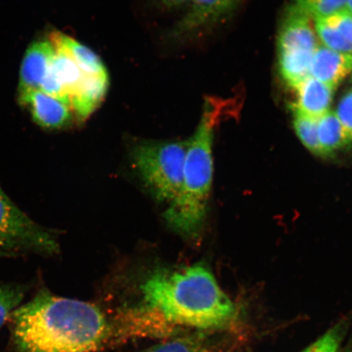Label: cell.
<instances>
[{
    "mask_svg": "<svg viewBox=\"0 0 352 352\" xmlns=\"http://www.w3.org/2000/svg\"><path fill=\"white\" fill-rule=\"evenodd\" d=\"M11 319L22 352H95L109 330L98 307L47 290L17 307Z\"/></svg>",
    "mask_w": 352,
    "mask_h": 352,
    "instance_id": "cell-1",
    "label": "cell"
},
{
    "mask_svg": "<svg viewBox=\"0 0 352 352\" xmlns=\"http://www.w3.org/2000/svg\"><path fill=\"white\" fill-rule=\"evenodd\" d=\"M142 289L147 307L174 325L217 329L228 327L236 318L234 302L202 263L156 270Z\"/></svg>",
    "mask_w": 352,
    "mask_h": 352,
    "instance_id": "cell-2",
    "label": "cell"
},
{
    "mask_svg": "<svg viewBox=\"0 0 352 352\" xmlns=\"http://www.w3.org/2000/svg\"><path fill=\"white\" fill-rule=\"evenodd\" d=\"M219 107L215 100H206L199 124L188 140L182 187L164 213L169 226L184 236H196L208 214L213 182L214 130Z\"/></svg>",
    "mask_w": 352,
    "mask_h": 352,
    "instance_id": "cell-3",
    "label": "cell"
},
{
    "mask_svg": "<svg viewBox=\"0 0 352 352\" xmlns=\"http://www.w3.org/2000/svg\"><path fill=\"white\" fill-rule=\"evenodd\" d=\"M187 142H148L136 144L132 160L140 177L157 200L171 202L182 187Z\"/></svg>",
    "mask_w": 352,
    "mask_h": 352,
    "instance_id": "cell-4",
    "label": "cell"
},
{
    "mask_svg": "<svg viewBox=\"0 0 352 352\" xmlns=\"http://www.w3.org/2000/svg\"><path fill=\"white\" fill-rule=\"evenodd\" d=\"M58 250L55 237L17 208L0 187V252L54 254Z\"/></svg>",
    "mask_w": 352,
    "mask_h": 352,
    "instance_id": "cell-5",
    "label": "cell"
},
{
    "mask_svg": "<svg viewBox=\"0 0 352 352\" xmlns=\"http://www.w3.org/2000/svg\"><path fill=\"white\" fill-rule=\"evenodd\" d=\"M311 19L294 4L289 8L277 41L278 54H314L319 43Z\"/></svg>",
    "mask_w": 352,
    "mask_h": 352,
    "instance_id": "cell-6",
    "label": "cell"
},
{
    "mask_svg": "<svg viewBox=\"0 0 352 352\" xmlns=\"http://www.w3.org/2000/svg\"><path fill=\"white\" fill-rule=\"evenodd\" d=\"M20 102L32 113L33 120L46 129H61L72 124L73 111L68 104L41 90L19 96Z\"/></svg>",
    "mask_w": 352,
    "mask_h": 352,
    "instance_id": "cell-7",
    "label": "cell"
},
{
    "mask_svg": "<svg viewBox=\"0 0 352 352\" xmlns=\"http://www.w3.org/2000/svg\"><path fill=\"white\" fill-rule=\"evenodd\" d=\"M55 52L50 41H35L28 47L21 63L19 96L41 89Z\"/></svg>",
    "mask_w": 352,
    "mask_h": 352,
    "instance_id": "cell-8",
    "label": "cell"
},
{
    "mask_svg": "<svg viewBox=\"0 0 352 352\" xmlns=\"http://www.w3.org/2000/svg\"><path fill=\"white\" fill-rule=\"evenodd\" d=\"M241 0H191V7L174 30L176 37H188L215 23L231 12Z\"/></svg>",
    "mask_w": 352,
    "mask_h": 352,
    "instance_id": "cell-9",
    "label": "cell"
},
{
    "mask_svg": "<svg viewBox=\"0 0 352 352\" xmlns=\"http://www.w3.org/2000/svg\"><path fill=\"white\" fill-rule=\"evenodd\" d=\"M352 72V55L319 45L312 56L310 76L336 90Z\"/></svg>",
    "mask_w": 352,
    "mask_h": 352,
    "instance_id": "cell-10",
    "label": "cell"
},
{
    "mask_svg": "<svg viewBox=\"0 0 352 352\" xmlns=\"http://www.w3.org/2000/svg\"><path fill=\"white\" fill-rule=\"evenodd\" d=\"M315 30L323 46L352 55V15L346 10L316 17Z\"/></svg>",
    "mask_w": 352,
    "mask_h": 352,
    "instance_id": "cell-11",
    "label": "cell"
},
{
    "mask_svg": "<svg viewBox=\"0 0 352 352\" xmlns=\"http://www.w3.org/2000/svg\"><path fill=\"white\" fill-rule=\"evenodd\" d=\"M294 90L296 92L297 99L292 109L318 120L330 111L336 91L331 87L309 76Z\"/></svg>",
    "mask_w": 352,
    "mask_h": 352,
    "instance_id": "cell-12",
    "label": "cell"
},
{
    "mask_svg": "<svg viewBox=\"0 0 352 352\" xmlns=\"http://www.w3.org/2000/svg\"><path fill=\"white\" fill-rule=\"evenodd\" d=\"M109 76L86 74L80 87L69 99L70 107L77 120L82 122L95 111L107 94Z\"/></svg>",
    "mask_w": 352,
    "mask_h": 352,
    "instance_id": "cell-13",
    "label": "cell"
},
{
    "mask_svg": "<svg viewBox=\"0 0 352 352\" xmlns=\"http://www.w3.org/2000/svg\"><path fill=\"white\" fill-rule=\"evenodd\" d=\"M50 41L56 50L69 56L87 76H108L107 68L100 57L76 39L60 32H54Z\"/></svg>",
    "mask_w": 352,
    "mask_h": 352,
    "instance_id": "cell-14",
    "label": "cell"
},
{
    "mask_svg": "<svg viewBox=\"0 0 352 352\" xmlns=\"http://www.w3.org/2000/svg\"><path fill=\"white\" fill-rule=\"evenodd\" d=\"M318 140L322 157L332 155L351 144L336 112L331 110L318 120Z\"/></svg>",
    "mask_w": 352,
    "mask_h": 352,
    "instance_id": "cell-15",
    "label": "cell"
},
{
    "mask_svg": "<svg viewBox=\"0 0 352 352\" xmlns=\"http://www.w3.org/2000/svg\"><path fill=\"white\" fill-rule=\"evenodd\" d=\"M55 50L56 52L52 60L51 69L70 99L80 87L83 80H85L86 74L65 52L56 50V48H55Z\"/></svg>",
    "mask_w": 352,
    "mask_h": 352,
    "instance_id": "cell-16",
    "label": "cell"
},
{
    "mask_svg": "<svg viewBox=\"0 0 352 352\" xmlns=\"http://www.w3.org/2000/svg\"><path fill=\"white\" fill-rule=\"evenodd\" d=\"M314 54H278L280 74L286 85L294 89L310 76V65Z\"/></svg>",
    "mask_w": 352,
    "mask_h": 352,
    "instance_id": "cell-17",
    "label": "cell"
},
{
    "mask_svg": "<svg viewBox=\"0 0 352 352\" xmlns=\"http://www.w3.org/2000/svg\"><path fill=\"white\" fill-rule=\"evenodd\" d=\"M294 127L303 145L315 155L322 157L318 140V120L292 109Z\"/></svg>",
    "mask_w": 352,
    "mask_h": 352,
    "instance_id": "cell-18",
    "label": "cell"
},
{
    "mask_svg": "<svg viewBox=\"0 0 352 352\" xmlns=\"http://www.w3.org/2000/svg\"><path fill=\"white\" fill-rule=\"evenodd\" d=\"M25 288L20 285H0V329L11 318L23 299Z\"/></svg>",
    "mask_w": 352,
    "mask_h": 352,
    "instance_id": "cell-19",
    "label": "cell"
},
{
    "mask_svg": "<svg viewBox=\"0 0 352 352\" xmlns=\"http://www.w3.org/2000/svg\"><path fill=\"white\" fill-rule=\"evenodd\" d=\"M347 0H294V6L312 19L325 16L345 10Z\"/></svg>",
    "mask_w": 352,
    "mask_h": 352,
    "instance_id": "cell-20",
    "label": "cell"
},
{
    "mask_svg": "<svg viewBox=\"0 0 352 352\" xmlns=\"http://www.w3.org/2000/svg\"><path fill=\"white\" fill-rule=\"evenodd\" d=\"M205 344L202 338L190 336L170 340L143 352H205Z\"/></svg>",
    "mask_w": 352,
    "mask_h": 352,
    "instance_id": "cell-21",
    "label": "cell"
},
{
    "mask_svg": "<svg viewBox=\"0 0 352 352\" xmlns=\"http://www.w3.org/2000/svg\"><path fill=\"white\" fill-rule=\"evenodd\" d=\"M343 328L338 324L301 352H340Z\"/></svg>",
    "mask_w": 352,
    "mask_h": 352,
    "instance_id": "cell-22",
    "label": "cell"
},
{
    "mask_svg": "<svg viewBox=\"0 0 352 352\" xmlns=\"http://www.w3.org/2000/svg\"><path fill=\"white\" fill-rule=\"evenodd\" d=\"M336 116L346 131L351 144L352 143V89L344 95L338 103L336 110Z\"/></svg>",
    "mask_w": 352,
    "mask_h": 352,
    "instance_id": "cell-23",
    "label": "cell"
},
{
    "mask_svg": "<svg viewBox=\"0 0 352 352\" xmlns=\"http://www.w3.org/2000/svg\"><path fill=\"white\" fill-rule=\"evenodd\" d=\"M167 7H178L183 4L190 2L191 0H161Z\"/></svg>",
    "mask_w": 352,
    "mask_h": 352,
    "instance_id": "cell-24",
    "label": "cell"
},
{
    "mask_svg": "<svg viewBox=\"0 0 352 352\" xmlns=\"http://www.w3.org/2000/svg\"><path fill=\"white\" fill-rule=\"evenodd\" d=\"M345 10L352 15V0H347Z\"/></svg>",
    "mask_w": 352,
    "mask_h": 352,
    "instance_id": "cell-25",
    "label": "cell"
},
{
    "mask_svg": "<svg viewBox=\"0 0 352 352\" xmlns=\"http://www.w3.org/2000/svg\"><path fill=\"white\" fill-rule=\"evenodd\" d=\"M346 352H352V349L347 351Z\"/></svg>",
    "mask_w": 352,
    "mask_h": 352,
    "instance_id": "cell-26",
    "label": "cell"
},
{
    "mask_svg": "<svg viewBox=\"0 0 352 352\" xmlns=\"http://www.w3.org/2000/svg\"><path fill=\"white\" fill-rule=\"evenodd\" d=\"M2 255H3V254H2V253H1V252H0V256H2Z\"/></svg>",
    "mask_w": 352,
    "mask_h": 352,
    "instance_id": "cell-27",
    "label": "cell"
}]
</instances>
